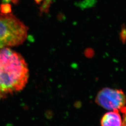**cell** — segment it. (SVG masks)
<instances>
[{"label":"cell","mask_w":126,"mask_h":126,"mask_svg":"<svg viewBox=\"0 0 126 126\" xmlns=\"http://www.w3.org/2000/svg\"><path fill=\"white\" fill-rule=\"evenodd\" d=\"M29 77L27 63L21 54L9 48L0 49V100L23 90Z\"/></svg>","instance_id":"obj_1"},{"label":"cell","mask_w":126,"mask_h":126,"mask_svg":"<svg viewBox=\"0 0 126 126\" xmlns=\"http://www.w3.org/2000/svg\"><path fill=\"white\" fill-rule=\"evenodd\" d=\"M28 28L12 14L0 13V49L23 44L28 35Z\"/></svg>","instance_id":"obj_2"},{"label":"cell","mask_w":126,"mask_h":126,"mask_svg":"<svg viewBox=\"0 0 126 126\" xmlns=\"http://www.w3.org/2000/svg\"><path fill=\"white\" fill-rule=\"evenodd\" d=\"M95 102L106 109L120 110L126 106V95L122 90L106 87L99 91Z\"/></svg>","instance_id":"obj_3"},{"label":"cell","mask_w":126,"mask_h":126,"mask_svg":"<svg viewBox=\"0 0 126 126\" xmlns=\"http://www.w3.org/2000/svg\"><path fill=\"white\" fill-rule=\"evenodd\" d=\"M123 121L119 110L106 113L100 122L101 126H122Z\"/></svg>","instance_id":"obj_4"},{"label":"cell","mask_w":126,"mask_h":126,"mask_svg":"<svg viewBox=\"0 0 126 126\" xmlns=\"http://www.w3.org/2000/svg\"><path fill=\"white\" fill-rule=\"evenodd\" d=\"M52 0H45L41 8V11L42 12H47L48 11L50 5L52 2Z\"/></svg>","instance_id":"obj_5"},{"label":"cell","mask_w":126,"mask_h":126,"mask_svg":"<svg viewBox=\"0 0 126 126\" xmlns=\"http://www.w3.org/2000/svg\"><path fill=\"white\" fill-rule=\"evenodd\" d=\"M121 112L123 114V122L126 123V106L120 109Z\"/></svg>","instance_id":"obj_6"},{"label":"cell","mask_w":126,"mask_h":126,"mask_svg":"<svg viewBox=\"0 0 126 126\" xmlns=\"http://www.w3.org/2000/svg\"><path fill=\"white\" fill-rule=\"evenodd\" d=\"M3 1L5 2H13L14 3H16L17 2L18 0H3Z\"/></svg>","instance_id":"obj_7"},{"label":"cell","mask_w":126,"mask_h":126,"mask_svg":"<svg viewBox=\"0 0 126 126\" xmlns=\"http://www.w3.org/2000/svg\"><path fill=\"white\" fill-rule=\"evenodd\" d=\"M122 126H126V123L123 122H122Z\"/></svg>","instance_id":"obj_8"}]
</instances>
